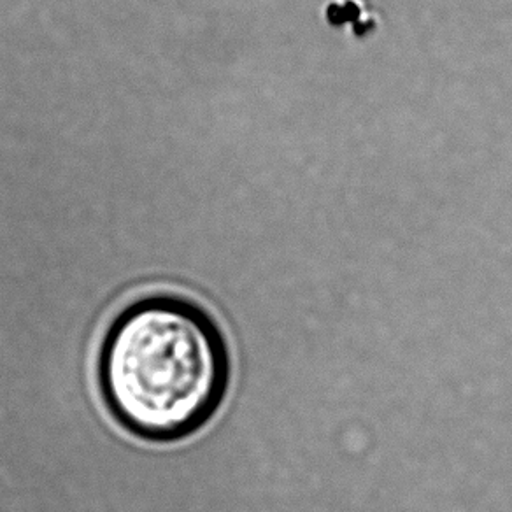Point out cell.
Here are the masks:
<instances>
[{
  "mask_svg": "<svg viewBox=\"0 0 512 512\" xmlns=\"http://www.w3.org/2000/svg\"><path fill=\"white\" fill-rule=\"evenodd\" d=\"M99 386L120 427L148 442H176L213 420L230 386L227 341L192 300L153 295L107 328Z\"/></svg>",
  "mask_w": 512,
  "mask_h": 512,
  "instance_id": "1",
  "label": "cell"
},
{
  "mask_svg": "<svg viewBox=\"0 0 512 512\" xmlns=\"http://www.w3.org/2000/svg\"><path fill=\"white\" fill-rule=\"evenodd\" d=\"M365 6H369L365 0H328V22L334 25L346 23L356 36L360 34V25L365 29V23L360 20V15L365 16Z\"/></svg>",
  "mask_w": 512,
  "mask_h": 512,
  "instance_id": "2",
  "label": "cell"
}]
</instances>
